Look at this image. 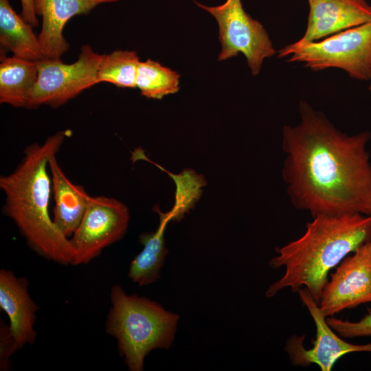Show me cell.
Listing matches in <instances>:
<instances>
[{
  "mask_svg": "<svg viewBox=\"0 0 371 371\" xmlns=\"http://www.w3.org/2000/svg\"><path fill=\"white\" fill-rule=\"evenodd\" d=\"M299 113L297 124L282 128V176L292 205L313 218L370 216V132L344 133L305 101Z\"/></svg>",
  "mask_w": 371,
  "mask_h": 371,
  "instance_id": "cell-1",
  "label": "cell"
},
{
  "mask_svg": "<svg viewBox=\"0 0 371 371\" xmlns=\"http://www.w3.org/2000/svg\"><path fill=\"white\" fill-rule=\"evenodd\" d=\"M69 133L70 131H60L42 144L28 146L17 167L0 177V188L5 194L4 214L14 221L31 248L61 265H72L74 251L69 238L49 214L52 191L49 161Z\"/></svg>",
  "mask_w": 371,
  "mask_h": 371,
  "instance_id": "cell-2",
  "label": "cell"
},
{
  "mask_svg": "<svg viewBox=\"0 0 371 371\" xmlns=\"http://www.w3.org/2000/svg\"><path fill=\"white\" fill-rule=\"evenodd\" d=\"M371 240V215L359 213L318 215L306 224L305 232L277 249L269 261L273 269L284 267V275L266 291L271 297L285 288L305 286L318 303L329 271L350 253Z\"/></svg>",
  "mask_w": 371,
  "mask_h": 371,
  "instance_id": "cell-3",
  "label": "cell"
},
{
  "mask_svg": "<svg viewBox=\"0 0 371 371\" xmlns=\"http://www.w3.org/2000/svg\"><path fill=\"white\" fill-rule=\"evenodd\" d=\"M111 302L106 332L117 340L128 369L142 371L151 350L172 346L179 317L148 298L127 295L120 285L112 286Z\"/></svg>",
  "mask_w": 371,
  "mask_h": 371,
  "instance_id": "cell-4",
  "label": "cell"
},
{
  "mask_svg": "<svg viewBox=\"0 0 371 371\" xmlns=\"http://www.w3.org/2000/svg\"><path fill=\"white\" fill-rule=\"evenodd\" d=\"M286 62L300 63L313 71L338 68L350 77L369 80L371 73V21L295 49Z\"/></svg>",
  "mask_w": 371,
  "mask_h": 371,
  "instance_id": "cell-5",
  "label": "cell"
},
{
  "mask_svg": "<svg viewBox=\"0 0 371 371\" xmlns=\"http://www.w3.org/2000/svg\"><path fill=\"white\" fill-rule=\"evenodd\" d=\"M216 19L221 50L219 61L243 54L253 76L258 75L266 58L276 54L264 26L243 8L241 0H226L216 6H207L192 0Z\"/></svg>",
  "mask_w": 371,
  "mask_h": 371,
  "instance_id": "cell-6",
  "label": "cell"
},
{
  "mask_svg": "<svg viewBox=\"0 0 371 371\" xmlns=\"http://www.w3.org/2000/svg\"><path fill=\"white\" fill-rule=\"evenodd\" d=\"M102 57L103 54L85 45L78 60L73 63L66 64L60 58L36 61L38 79L27 108L41 105L58 107L97 85L96 74Z\"/></svg>",
  "mask_w": 371,
  "mask_h": 371,
  "instance_id": "cell-7",
  "label": "cell"
},
{
  "mask_svg": "<svg viewBox=\"0 0 371 371\" xmlns=\"http://www.w3.org/2000/svg\"><path fill=\"white\" fill-rule=\"evenodd\" d=\"M129 219L128 209L121 201L104 196H91L78 227L69 238L74 251L72 265L89 263L122 238Z\"/></svg>",
  "mask_w": 371,
  "mask_h": 371,
  "instance_id": "cell-8",
  "label": "cell"
},
{
  "mask_svg": "<svg viewBox=\"0 0 371 371\" xmlns=\"http://www.w3.org/2000/svg\"><path fill=\"white\" fill-rule=\"evenodd\" d=\"M371 302V240L347 256L330 274L318 302L325 317Z\"/></svg>",
  "mask_w": 371,
  "mask_h": 371,
  "instance_id": "cell-9",
  "label": "cell"
},
{
  "mask_svg": "<svg viewBox=\"0 0 371 371\" xmlns=\"http://www.w3.org/2000/svg\"><path fill=\"white\" fill-rule=\"evenodd\" d=\"M297 293L315 322L316 337L313 347L309 349L304 346V335H293L287 340L285 350L292 364L305 367L314 363L322 371H330L335 362L345 355L355 352H371V343L354 344L335 334L328 324L318 303L305 287L300 289Z\"/></svg>",
  "mask_w": 371,
  "mask_h": 371,
  "instance_id": "cell-10",
  "label": "cell"
},
{
  "mask_svg": "<svg viewBox=\"0 0 371 371\" xmlns=\"http://www.w3.org/2000/svg\"><path fill=\"white\" fill-rule=\"evenodd\" d=\"M309 12L304 35L284 46L278 58L288 57L302 45L371 21V5L366 0H307Z\"/></svg>",
  "mask_w": 371,
  "mask_h": 371,
  "instance_id": "cell-11",
  "label": "cell"
},
{
  "mask_svg": "<svg viewBox=\"0 0 371 371\" xmlns=\"http://www.w3.org/2000/svg\"><path fill=\"white\" fill-rule=\"evenodd\" d=\"M120 0H33L35 13L42 17L38 35L44 58L60 59L69 44L63 36L66 23L74 16L87 14L97 6Z\"/></svg>",
  "mask_w": 371,
  "mask_h": 371,
  "instance_id": "cell-12",
  "label": "cell"
},
{
  "mask_svg": "<svg viewBox=\"0 0 371 371\" xmlns=\"http://www.w3.org/2000/svg\"><path fill=\"white\" fill-rule=\"evenodd\" d=\"M0 307L9 318L16 350L32 344L36 337L34 324L38 307L28 294L26 280L3 269L0 271Z\"/></svg>",
  "mask_w": 371,
  "mask_h": 371,
  "instance_id": "cell-13",
  "label": "cell"
},
{
  "mask_svg": "<svg viewBox=\"0 0 371 371\" xmlns=\"http://www.w3.org/2000/svg\"><path fill=\"white\" fill-rule=\"evenodd\" d=\"M52 191L55 202L53 221L67 238L78 227L91 196L82 186L73 183L65 175L56 159L49 161Z\"/></svg>",
  "mask_w": 371,
  "mask_h": 371,
  "instance_id": "cell-14",
  "label": "cell"
},
{
  "mask_svg": "<svg viewBox=\"0 0 371 371\" xmlns=\"http://www.w3.org/2000/svg\"><path fill=\"white\" fill-rule=\"evenodd\" d=\"M22 16L12 9L9 0H0L1 54L38 61L43 58L38 36Z\"/></svg>",
  "mask_w": 371,
  "mask_h": 371,
  "instance_id": "cell-15",
  "label": "cell"
},
{
  "mask_svg": "<svg viewBox=\"0 0 371 371\" xmlns=\"http://www.w3.org/2000/svg\"><path fill=\"white\" fill-rule=\"evenodd\" d=\"M37 79L36 61L1 54V103L27 108Z\"/></svg>",
  "mask_w": 371,
  "mask_h": 371,
  "instance_id": "cell-16",
  "label": "cell"
},
{
  "mask_svg": "<svg viewBox=\"0 0 371 371\" xmlns=\"http://www.w3.org/2000/svg\"><path fill=\"white\" fill-rule=\"evenodd\" d=\"M156 211L160 217L159 227L155 232L140 236L144 249L131 262L128 273L131 280L139 286L148 285L159 278V272L168 251L165 246L164 232L172 218L169 212L162 213L158 208Z\"/></svg>",
  "mask_w": 371,
  "mask_h": 371,
  "instance_id": "cell-17",
  "label": "cell"
},
{
  "mask_svg": "<svg viewBox=\"0 0 371 371\" xmlns=\"http://www.w3.org/2000/svg\"><path fill=\"white\" fill-rule=\"evenodd\" d=\"M180 75L157 61H140L137 71L135 87L141 95L152 99H161L179 89Z\"/></svg>",
  "mask_w": 371,
  "mask_h": 371,
  "instance_id": "cell-18",
  "label": "cell"
},
{
  "mask_svg": "<svg viewBox=\"0 0 371 371\" xmlns=\"http://www.w3.org/2000/svg\"><path fill=\"white\" fill-rule=\"evenodd\" d=\"M139 62L135 51L115 50L103 54L96 74L98 84L106 82L122 88L135 87Z\"/></svg>",
  "mask_w": 371,
  "mask_h": 371,
  "instance_id": "cell-19",
  "label": "cell"
},
{
  "mask_svg": "<svg viewBox=\"0 0 371 371\" xmlns=\"http://www.w3.org/2000/svg\"><path fill=\"white\" fill-rule=\"evenodd\" d=\"M177 185L176 203L169 212L172 219L180 221L185 212L192 208L206 184L204 177L192 170H185L179 175H170Z\"/></svg>",
  "mask_w": 371,
  "mask_h": 371,
  "instance_id": "cell-20",
  "label": "cell"
},
{
  "mask_svg": "<svg viewBox=\"0 0 371 371\" xmlns=\"http://www.w3.org/2000/svg\"><path fill=\"white\" fill-rule=\"evenodd\" d=\"M328 324L341 337L353 338L371 336V307L367 314L358 322L326 317Z\"/></svg>",
  "mask_w": 371,
  "mask_h": 371,
  "instance_id": "cell-21",
  "label": "cell"
},
{
  "mask_svg": "<svg viewBox=\"0 0 371 371\" xmlns=\"http://www.w3.org/2000/svg\"><path fill=\"white\" fill-rule=\"evenodd\" d=\"M16 351L9 327L3 322L0 325V368H10V357Z\"/></svg>",
  "mask_w": 371,
  "mask_h": 371,
  "instance_id": "cell-22",
  "label": "cell"
},
{
  "mask_svg": "<svg viewBox=\"0 0 371 371\" xmlns=\"http://www.w3.org/2000/svg\"><path fill=\"white\" fill-rule=\"evenodd\" d=\"M22 12L21 16L32 27L38 25V20L35 13L33 0H20Z\"/></svg>",
  "mask_w": 371,
  "mask_h": 371,
  "instance_id": "cell-23",
  "label": "cell"
},
{
  "mask_svg": "<svg viewBox=\"0 0 371 371\" xmlns=\"http://www.w3.org/2000/svg\"><path fill=\"white\" fill-rule=\"evenodd\" d=\"M369 80L370 81V85H369V90L371 91V73H370V80Z\"/></svg>",
  "mask_w": 371,
  "mask_h": 371,
  "instance_id": "cell-24",
  "label": "cell"
}]
</instances>
